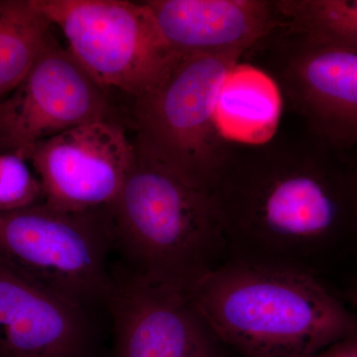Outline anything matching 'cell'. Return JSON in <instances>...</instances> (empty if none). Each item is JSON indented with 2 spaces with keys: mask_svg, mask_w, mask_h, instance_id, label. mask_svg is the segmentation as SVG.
I'll list each match as a JSON object with an SVG mask.
<instances>
[{
  "mask_svg": "<svg viewBox=\"0 0 357 357\" xmlns=\"http://www.w3.org/2000/svg\"><path fill=\"white\" fill-rule=\"evenodd\" d=\"M208 196L229 259L314 271L310 261L354 236L349 152L305 128L302 136L231 143Z\"/></svg>",
  "mask_w": 357,
  "mask_h": 357,
  "instance_id": "cell-1",
  "label": "cell"
},
{
  "mask_svg": "<svg viewBox=\"0 0 357 357\" xmlns=\"http://www.w3.org/2000/svg\"><path fill=\"white\" fill-rule=\"evenodd\" d=\"M188 293L236 357H312L357 338L356 312L304 268L227 259Z\"/></svg>",
  "mask_w": 357,
  "mask_h": 357,
  "instance_id": "cell-2",
  "label": "cell"
},
{
  "mask_svg": "<svg viewBox=\"0 0 357 357\" xmlns=\"http://www.w3.org/2000/svg\"><path fill=\"white\" fill-rule=\"evenodd\" d=\"M109 213L114 250L131 273L188 290L227 261L208 194L138 150Z\"/></svg>",
  "mask_w": 357,
  "mask_h": 357,
  "instance_id": "cell-3",
  "label": "cell"
},
{
  "mask_svg": "<svg viewBox=\"0 0 357 357\" xmlns=\"http://www.w3.org/2000/svg\"><path fill=\"white\" fill-rule=\"evenodd\" d=\"M243 54L178 58L153 89L133 98L136 148L208 194L231 143L218 129L217 105L225 79Z\"/></svg>",
  "mask_w": 357,
  "mask_h": 357,
  "instance_id": "cell-4",
  "label": "cell"
},
{
  "mask_svg": "<svg viewBox=\"0 0 357 357\" xmlns=\"http://www.w3.org/2000/svg\"><path fill=\"white\" fill-rule=\"evenodd\" d=\"M112 251L109 206L74 211L41 203L0 213V259L79 306L105 304Z\"/></svg>",
  "mask_w": 357,
  "mask_h": 357,
  "instance_id": "cell-5",
  "label": "cell"
},
{
  "mask_svg": "<svg viewBox=\"0 0 357 357\" xmlns=\"http://www.w3.org/2000/svg\"><path fill=\"white\" fill-rule=\"evenodd\" d=\"M67 49L100 86L132 98L153 89L178 60L160 38L144 1L33 0Z\"/></svg>",
  "mask_w": 357,
  "mask_h": 357,
  "instance_id": "cell-6",
  "label": "cell"
},
{
  "mask_svg": "<svg viewBox=\"0 0 357 357\" xmlns=\"http://www.w3.org/2000/svg\"><path fill=\"white\" fill-rule=\"evenodd\" d=\"M248 54L271 77L304 128L340 152L357 147V53L317 41L280 21Z\"/></svg>",
  "mask_w": 357,
  "mask_h": 357,
  "instance_id": "cell-7",
  "label": "cell"
},
{
  "mask_svg": "<svg viewBox=\"0 0 357 357\" xmlns=\"http://www.w3.org/2000/svg\"><path fill=\"white\" fill-rule=\"evenodd\" d=\"M109 91L50 33L17 89L0 100V152L28 158L40 141L112 116Z\"/></svg>",
  "mask_w": 357,
  "mask_h": 357,
  "instance_id": "cell-8",
  "label": "cell"
},
{
  "mask_svg": "<svg viewBox=\"0 0 357 357\" xmlns=\"http://www.w3.org/2000/svg\"><path fill=\"white\" fill-rule=\"evenodd\" d=\"M112 357H236L204 321L188 290L122 268L105 300Z\"/></svg>",
  "mask_w": 357,
  "mask_h": 357,
  "instance_id": "cell-9",
  "label": "cell"
},
{
  "mask_svg": "<svg viewBox=\"0 0 357 357\" xmlns=\"http://www.w3.org/2000/svg\"><path fill=\"white\" fill-rule=\"evenodd\" d=\"M137 157L134 140L115 119L89 122L40 141L28 159L44 203L81 211L109 206Z\"/></svg>",
  "mask_w": 357,
  "mask_h": 357,
  "instance_id": "cell-10",
  "label": "cell"
},
{
  "mask_svg": "<svg viewBox=\"0 0 357 357\" xmlns=\"http://www.w3.org/2000/svg\"><path fill=\"white\" fill-rule=\"evenodd\" d=\"M91 312L0 259V357H98Z\"/></svg>",
  "mask_w": 357,
  "mask_h": 357,
  "instance_id": "cell-11",
  "label": "cell"
},
{
  "mask_svg": "<svg viewBox=\"0 0 357 357\" xmlns=\"http://www.w3.org/2000/svg\"><path fill=\"white\" fill-rule=\"evenodd\" d=\"M160 38L175 58L244 56L280 23L275 0H147Z\"/></svg>",
  "mask_w": 357,
  "mask_h": 357,
  "instance_id": "cell-12",
  "label": "cell"
},
{
  "mask_svg": "<svg viewBox=\"0 0 357 357\" xmlns=\"http://www.w3.org/2000/svg\"><path fill=\"white\" fill-rule=\"evenodd\" d=\"M281 95L271 77L255 66L237 65L218 96L217 122L225 139L258 144L273 137Z\"/></svg>",
  "mask_w": 357,
  "mask_h": 357,
  "instance_id": "cell-13",
  "label": "cell"
},
{
  "mask_svg": "<svg viewBox=\"0 0 357 357\" xmlns=\"http://www.w3.org/2000/svg\"><path fill=\"white\" fill-rule=\"evenodd\" d=\"M51 28L33 0H0V100L22 83Z\"/></svg>",
  "mask_w": 357,
  "mask_h": 357,
  "instance_id": "cell-14",
  "label": "cell"
},
{
  "mask_svg": "<svg viewBox=\"0 0 357 357\" xmlns=\"http://www.w3.org/2000/svg\"><path fill=\"white\" fill-rule=\"evenodd\" d=\"M281 20L321 43L357 53V0H275Z\"/></svg>",
  "mask_w": 357,
  "mask_h": 357,
  "instance_id": "cell-15",
  "label": "cell"
},
{
  "mask_svg": "<svg viewBox=\"0 0 357 357\" xmlns=\"http://www.w3.org/2000/svg\"><path fill=\"white\" fill-rule=\"evenodd\" d=\"M41 203L43 188L29 159L17 152H0V213Z\"/></svg>",
  "mask_w": 357,
  "mask_h": 357,
  "instance_id": "cell-16",
  "label": "cell"
},
{
  "mask_svg": "<svg viewBox=\"0 0 357 357\" xmlns=\"http://www.w3.org/2000/svg\"><path fill=\"white\" fill-rule=\"evenodd\" d=\"M312 357H357V338L342 340Z\"/></svg>",
  "mask_w": 357,
  "mask_h": 357,
  "instance_id": "cell-17",
  "label": "cell"
},
{
  "mask_svg": "<svg viewBox=\"0 0 357 357\" xmlns=\"http://www.w3.org/2000/svg\"><path fill=\"white\" fill-rule=\"evenodd\" d=\"M351 163L352 202H354V236L357 239V147L349 152Z\"/></svg>",
  "mask_w": 357,
  "mask_h": 357,
  "instance_id": "cell-18",
  "label": "cell"
},
{
  "mask_svg": "<svg viewBox=\"0 0 357 357\" xmlns=\"http://www.w3.org/2000/svg\"><path fill=\"white\" fill-rule=\"evenodd\" d=\"M347 298L351 306L357 310V282L352 284L347 292Z\"/></svg>",
  "mask_w": 357,
  "mask_h": 357,
  "instance_id": "cell-19",
  "label": "cell"
}]
</instances>
